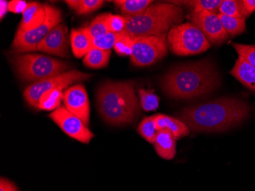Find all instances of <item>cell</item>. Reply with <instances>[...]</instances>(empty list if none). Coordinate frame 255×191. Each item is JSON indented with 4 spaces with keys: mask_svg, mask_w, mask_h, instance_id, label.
<instances>
[{
    "mask_svg": "<svg viewBox=\"0 0 255 191\" xmlns=\"http://www.w3.org/2000/svg\"><path fill=\"white\" fill-rule=\"evenodd\" d=\"M250 107L246 102L222 97L182 110L180 119L195 132L219 133L240 124L247 119Z\"/></svg>",
    "mask_w": 255,
    "mask_h": 191,
    "instance_id": "obj_1",
    "label": "cell"
},
{
    "mask_svg": "<svg viewBox=\"0 0 255 191\" xmlns=\"http://www.w3.org/2000/svg\"><path fill=\"white\" fill-rule=\"evenodd\" d=\"M162 87L169 97L191 99L208 94L219 86L212 63L206 60L177 66L164 75Z\"/></svg>",
    "mask_w": 255,
    "mask_h": 191,
    "instance_id": "obj_2",
    "label": "cell"
},
{
    "mask_svg": "<svg viewBox=\"0 0 255 191\" xmlns=\"http://www.w3.org/2000/svg\"><path fill=\"white\" fill-rule=\"evenodd\" d=\"M97 106L103 119L113 126L129 124L141 114L133 81L103 84L97 92Z\"/></svg>",
    "mask_w": 255,
    "mask_h": 191,
    "instance_id": "obj_3",
    "label": "cell"
},
{
    "mask_svg": "<svg viewBox=\"0 0 255 191\" xmlns=\"http://www.w3.org/2000/svg\"><path fill=\"white\" fill-rule=\"evenodd\" d=\"M183 11L172 3H152L141 15L126 18L125 29L133 38L164 35L174 25H180Z\"/></svg>",
    "mask_w": 255,
    "mask_h": 191,
    "instance_id": "obj_4",
    "label": "cell"
},
{
    "mask_svg": "<svg viewBox=\"0 0 255 191\" xmlns=\"http://www.w3.org/2000/svg\"><path fill=\"white\" fill-rule=\"evenodd\" d=\"M12 63L22 80L34 83L60 75L71 67L64 61L36 54L15 55Z\"/></svg>",
    "mask_w": 255,
    "mask_h": 191,
    "instance_id": "obj_5",
    "label": "cell"
},
{
    "mask_svg": "<svg viewBox=\"0 0 255 191\" xmlns=\"http://www.w3.org/2000/svg\"><path fill=\"white\" fill-rule=\"evenodd\" d=\"M167 43L170 51L180 56L200 54L211 47L200 30L189 22L172 27L167 34Z\"/></svg>",
    "mask_w": 255,
    "mask_h": 191,
    "instance_id": "obj_6",
    "label": "cell"
},
{
    "mask_svg": "<svg viewBox=\"0 0 255 191\" xmlns=\"http://www.w3.org/2000/svg\"><path fill=\"white\" fill-rule=\"evenodd\" d=\"M46 9V18L40 26L25 31L17 32L11 44L12 52L21 53L37 51V47L48 33L62 21L61 11L56 7L44 4Z\"/></svg>",
    "mask_w": 255,
    "mask_h": 191,
    "instance_id": "obj_7",
    "label": "cell"
},
{
    "mask_svg": "<svg viewBox=\"0 0 255 191\" xmlns=\"http://www.w3.org/2000/svg\"><path fill=\"white\" fill-rule=\"evenodd\" d=\"M167 34L134 38L131 61L137 67L151 65L167 54Z\"/></svg>",
    "mask_w": 255,
    "mask_h": 191,
    "instance_id": "obj_8",
    "label": "cell"
},
{
    "mask_svg": "<svg viewBox=\"0 0 255 191\" xmlns=\"http://www.w3.org/2000/svg\"><path fill=\"white\" fill-rule=\"evenodd\" d=\"M91 76L77 70H68L56 77L33 83L25 89L23 95L28 104L38 108L40 98L46 92L53 89L64 90L75 82L89 80Z\"/></svg>",
    "mask_w": 255,
    "mask_h": 191,
    "instance_id": "obj_9",
    "label": "cell"
},
{
    "mask_svg": "<svg viewBox=\"0 0 255 191\" xmlns=\"http://www.w3.org/2000/svg\"><path fill=\"white\" fill-rule=\"evenodd\" d=\"M49 117L67 136L81 143L88 144L94 139V133L80 118L69 111L65 106H61L53 111Z\"/></svg>",
    "mask_w": 255,
    "mask_h": 191,
    "instance_id": "obj_10",
    "label": "cell"
},
{
    "mask_svg": "<svg viewBox=\"0 0 255 191\" xmlns=\"http://www.w3.org/2000/svg\"><path fill=\"white\" fill-rule=\"evenodd\" d=\"M190 21L204 34L208 41L213 44H222L229 38V34L223 28L218 14L215 13L214 11L193 12Z\"/></svg>",
    "mask_w": 255,
    "mask_h": 191,
    "instance_id": "obj_11",
    "label": "cell"
},
{
    "mask_svg": "<svg viewBox=\"0 0 255 191\" xmlns=\"http://www.w3.org/2000/svg\"><path fill=\"white\" fill-rule=\"evenodd\" d=\"M64 106L69 111L80 118L86 126L90 124V103L85 87L76 84L64 93Z\"/></svg>",
    "mask_w": 255,
    "mask_h": 191,
    "instance_id": "obj_12",
    "label": "cell"
},
{
    "mask_svg": "<svg viewBox=\"0 0 255 191\" xmlns=\"http://www.w3.org/2000/svg\"><path fill=\"white\" fill-rule=\"evenodd\" d=\"M67 28L63 23L54 27L37 47V51L61 57H69Z\"/></svg>",
    "mask_w": 255,
    "mask_h": 191,
    "instance_id": "obj_13",
    "label": "cell"
},
{
    "mask_svg": "<svg viewBox=\"0 0 255 191\" xmlns=\"http://www.w3.org/2000/svg\"><path fill=\"white\" fill-rule=\"evenodd\" d=\"M46 18V9L44 4L30 2L25 11L17 32H25L34 29L44 22Z\"/></svg>",
    "mask_w": 255,
    "mask_h": 191,
    "instance_id": "obj_14",
    "label": "cell"
},
{
    "mask_svg": "<svg viewBox=\"0 0 255 191\" xmlns=\"http://www.w3.org/2000/svg\"><path fill=\"white\" fill-rule=\"evenodd\" d=\"M176 138L167 129L158 131L154 143L157 155L165 160H171L177 153Z\"/></svg>",
    "mask_w": 255,
    "mask_h": 191,
    "instance_id": "obj_15",
    "label": "cell"
},
{
    "mask_svg": "<svg viewBox=\"0 0 255 191\" xmlns=\"http://www.w3.org/2000/svg\"><path fill=\"white\" fill-rule=\"evenodd\" d=\"M230 74L248 89L255 92V68L243 57L239 56L234 67L231 70Z\"/></svg>",
    "mask_w": 255,
    "mask_h": 191,
    "instance_id": "obj_16",
    "label": "cell"
},
{
    "mask_svg": "<svg viewBox=\"0 0 255 191\" xmlns=\"http://www.w3.org/2000/svg\"><path fill=\"white\" fill-rule=\"evenodd\" d=\"M71 42L73 54L77 58L85 57L86 54L94 47L93 39L84 31V28L72 29Z\"/></svg>",
    "mask_w": 255,
    "mask_h": 191,
    "instance_id": "obj_17",
    "label": "cell"
},
{
    "mask_svg": "<svg viewBox=\"0 0 255 191\" xmlns=\"http://www.w3.org/2000/svg\"><path fill=\"white\" fill-rule=\"evenodd\" d=\"M111 50H101L93 47L84 58V65L90 68H103L110 61Z\"/></svg>",
    "mask_w": 255,
    "mask_h": 191,
    "instance_id": "obj_18",
    "label": "cell"
},
{
    "mask_svg": "<svg viewBox=\"0 0 255 191\" xmlns=\"http://www.w3.org/2000/svg\"><path fill=\"white\" fill-rule=\"evenodd\" d=\"M64 100V93L60 89L48 90L41 96L38 103L39 110L52 111L59 108L61 101Z\"/></svg>",
    "mask_w": 255,
    "mask_h": 191,
    "instance_id": "obj_19",
    "label": "cell"
},
{
    "mask_svg": "<svg viewBox=\"0 0 255 191\" xmlns=\"http://www.w3.org/2000/svg\"><path fill=\"white\" fill-rule=\"evenodd\" d=\"M152 2L150 0H123L120 9L124 18L137 16L142 14Z\"/></svg>",
    "mask_w": 255,
    "mask_h": 191,
    "instance_id": "obj_20",
    "label": "cell"
},
{
    "mask_svg": "<svg viewBox=\"0 0 255 191\" xmlns=\"http://www.w3.org/2000/svg\"><path fill=\"white\" fill-rule=\"evenodd\" d=\"M219 11V14L234 18H246L249 16L240 0H223Z\"/></svg>",
    "mask_w": 255,
    "mask_h": 191,
    "instance_id": "obj_21",
    "label": "cell"
},
{
    "mask_svg": "<svg viewBox=\"0 0 255 191\" xmlns=\"http://www.w3.org/2000/svg\"><path fill=\"white\" fill-rule=\"evenodd\" d=\"M108 13L101 14L94 18L88 26L84 27V29L89 36L93 39L102 38L107 33L110 32L107 27V18Z\"/></svg>",
    "mask_w": 255,
    "mask_h": 191,
    "instance_id": "obj_22",
    "label": "cell"
},
{
    "mask_svg": "<svg viewBox=\"0 0 255 191\" xmlns=\"http://www.w3.org/2000/svg\"><path fill=\"white\" fill-rule=\"evenodd\" d=\"M218 16L229 35L236 36L246 31V18H234L219 13Z\"/></svg>",
    "mask_w": 255,
    "mask_h": 191,
    "instance_id": "obj_23",
    "label": "cell"
},
{
    "mask_svg": "<svg viewBox=\"0 0 255 191\" xmlns=\"http://www.w3.org/2000/svg\"><path fill=\"white\" fill-rule=\"evenodd\" d=\"M137 130L138 134L143 139H145L149 143L154 144L158 133L154 123V116L144 117L141 123H139Z\"/></svg>",
    "mask_w": 255,
    "mask_h": 191,
    "instance_id": "obj_24",
    "label": "cell"
},
{
    "mask_svg": "<svg viewBox=\"0 0 255 191\" xmlns=\"http://www.w3.org/2000/svg\"><path fill=\"white\" fill-rule=\"evenodd\" d=\"M134 38L126 29L119 33L118 38L115 44L114 49L121 56H131Z\"/></svg>",
    "mask_w": 255,
    "mask_h": 191,
    "instance_id": "obj_25",
    "label": "cell"
},
{
    "mask_svg": "<svg viewBox=\"0 0 255 191\" xmlns=\"http://www.w3.org/2000/svg\"><path fill=\"white\" fill-rule=\"evenodd\" d=\"M165 129L170 131L176 139L185 137L190 133V128L182 120L166 115Z\"/></svg>",
    "mask_w": 255,
    "mask_h": 191,
    "instance_id": "obj_26",
    "label": "cell"
},
{
    "mask_svg": "<svg viewBox=\"0 0 255 191\" xmlns=\"http://www.w3.org/2000/svg\"><path fill=\"white\" fill-rule=\"evenodd\" d=\"M138 93L140 105L144 111H154L158 109L160 98L153 90H146L141 88L139 90Z\"/></svg>",
    "mask_w": 255,
    "mask_h": 191,
    "instance_id": "obj_27",
    "label": "cell"
},
{
    "mask_svg": "<svg viewBox=\"0 0 255 191\" xmlns=\"http://www.w3.org/2000/svg\"><path fill=\"white\" fill-rule=\"evenodd\" d=\"M222 2V0H196L188 2L193 7V12L198 13L203 11H216L219 9Z\"/></svg>",
    "mask_w": 255,
    "mask_h": 191,
    "instance_id": "obj_28",
    "label": "cell"
},
{
    "mask_svg": "<svg viewBox=\"0 0 255 191\" xmlns=\"http://www.w3.org/2000/svg\"><path fill=\"white\" fill-rule=\"evenodd\" d=\"M233 47L239 56L243 57L247 62L255 68V45L233 43Z\"/></svg>",
    "mask_w": 255,
    "mask_h": 191,
    "instance_id": "obj_29",
    "label": "cell"
},
{
    "mask_svg": "<svg viewBox=\"0 0 255 191\" xmlns=\"http://www.w3.org/2000/svg\"><path fill=\"white\" fill-rule=\"evenodd\" d=\"M103 3V0H78L75 11L78 15H87L98 10Z\"/></svg>",
    "mask_w": 255,
    "mask_h": 191,
    "instance_id": "obj_30",
    "label": "cell"
},
{
    "mask_svg": "<svg viewBox=\"0 0 255 191\" xmlns=\"http://www.w3.org/2000/svg\"><path fill=\"white\" fill-rule=\"evenodd\" d=\"M119 33L109 32L102 38L94 39L93 41L94 47L101 50H111L114 47L115 44L118 38Z\"/></svg>",
    "mask_w": 255,
    "mask_h": 191,
    "instance_id": "obj_31",
    "label": "cell"
},
{
    "mask_svg": "<svg viewBox=\"0 0 255 191\" xmlns=\"http://www.w3.org/2000/svg\"><path fill=\"white\" fill-rule=\"evenodd\" d=\"M126 18L123 15L108 13L107 18V27L110 32L120 33L126 28Z\"/></svg>",
    "mask_w": 255,
    "mask_h": 191,
    "instance_id": "obj_32",
    "label": "cell"
},
{
    "mask_svg": "<svg viewBox=\"0 0 255 191\" xmlns=\"http://www.w3.org/2000/svg\"><path fill=\"white\" fill-rule=\"evenodd\" d=\"M28 3L21 0H12L8 2V11L17 14H23L26 9Z\"/></svg>",
    "mask_w": 255,
    "mask_h": 191,
    "instance_id": "obj_33",
    "label": "cell"
},
{
    "mask_svg": "<svg viewBox=\"0 0 255 191\" xmlns=\"http://www.w3.org/2000/svg\"><path fill=\"white\" fill-rule=\"evenodd\" d=\"M0 191H19L12 182L7 179L1 178L0 181Z\"/></svg>",
    "mask_w": 255,
    "mask_h": 191,
    "instance_id": "obj_34",
    "label": "cell"
},
{
    "mask_svg": "<svg viewBox=\"0 0 255 191\" xmlns=\"http://www.w3.org/2000/svg\"><path fill=\"white\" fill-rule=\"evenodd\" d=\"M242 2L247 13L252 15L255 11V0H243Z\"/></svg>",
    "mask_w": 255,
    "mask_h": 191,
    "instance_id": "obj_35",
    "label": "cell"
},
{
    "mask_svg": "<svg viewBox=\"0 0 255 191\" xmlns=\"http://www.w3.org/2000/svg\"><path fill=\"white\" fill-rule=\"evenodd\" d=\"M0 7H1L0 16H1V19H2L3 17L6 15L7 11H8V2H7V1L2 0V1L0 2Z\"/></svg>",
    "mask_w": 255,
    "mask_h": 191,
    "instance_id": "obj_36",
    "label": "cell"
}]
</instances>
